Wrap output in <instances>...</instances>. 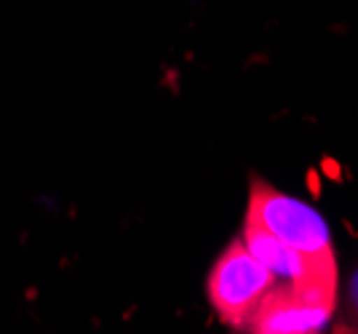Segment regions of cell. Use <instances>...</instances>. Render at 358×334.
<instances>
[{
    "instance_id": "obj_2",
    "label": "cell",
    "mask_w": 358,
    "mask_h": 334,
    "mask_svg": "<svg viewBox=\"0 0 358 334\" xmlns=\"http://www.w3.org/2000/svg\"><path fill=\"white\" fill-rule=\"evenodd\" d=\"M275 275L254 257L249 246L233 241L214 259L206 278V294L217 319L230 329H249L254 313L275 286Z\"/></svg>"
},
{
    "instance_id": "obj_1",
    "label": "cell",
    "mask_w": 358,
    "mask_h": 334,
    "mask_svg": "<svg viewBox=\"0 0 358 334\" xmlns=\"http://www.w3.org/2000/svg\"><path fill=\"white\" fill-rule=\"evenodd\" d=\"M246 219L270 230L275 238L294 246L308 259H313L324 268H337L334 243L327 219L315 212L310 203L294 196H286L284 190L273 187L265 180H254L249 187Z\"/></svg>"
},
{
    "instance_id": "obj_3",
    "label": "cell",
    "mask_w": 358,
    "mask_h": 334,
    "mask_svg": "<svg viewBox=\"0 0 358 334\" xmlns=\"http://www.w3.org/2000/svg\"><path fill=\"white\" fill-rule=\"evenodd\" d=\"M337 305V289L275 284L254 313L249 332L302 334L321 332Z\"/></svg>"
}]
</instances>
